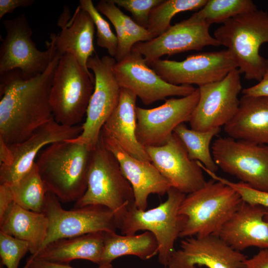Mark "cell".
<instances>
[{"label":"cell","instance_id":"40","mask_svg":"<svg viewBox=\"0 0 268 268\" xmlns=\"http://www.w3.org/2000/svg\"><path fill=\"white\" fill-rule=\"evenodd\" d=\"M34 2V0H0V19L16 8L29 6Z\"/></svg>","mask_w":268,"mask_h":268},{"label":"cell","instance_id":"8","mask_svg":"<svg viewBox=\"0 0 268 268\" xmlns=\"http://www.w3.org/2000/svg\"><path fill=\"white\" fill-rule=\"evenodd\" d=\"M6 35L0 47V74L19 69L25 79L43 73L56 54L53 42L41 51L32 40V31L24 14L3 21Z\"/></svg>","mask_w":268,"mask_h":268},{"label":"cell","instance_id":"27","mask_svg":"<svg viewBox=\"0 0 268 268\" xmlns=\"http://www.w3.org/2000/svg\"><path fill=\"white\" fill-rule=\"evenodd\" d=\"M158 253V245L154 235L145 231L140 234L119 235L104 232V242L99 265L111 264L124 256L133 255L147 260Z\"/></svg>","mask_w":268,"mask_h":268},{"label":"cell","instance_id":"9","mask_svg":"<svg viewBox=\"0 0 268 268\" xmlns=\"http://www.w3.org/2000/svg\"><path fill=\"white\" fill-rule=\"evenodd\" d=\"M116 63L110 56L90 57L87 67L93 72L94 88L87 109L86 118L80 134L73 140L83 143L92 150L97 145L101 130L117 106L121 88L113 72Z\"/></svg>","mask_w":268,"mask_h":268},{"label":"cell","instance_id":"21","mask_svg":"<svg viewBox=\"0 0 268 268\" xmlns=\"http://www.w3.org/2000/svg\"><path fill=\"white\" fill-rule=\"evenodd\" d=\"M268 213V208L243 201L218 236L239 252L251 247L268 249V222L264 219Z\"/></svg>","mask_w":268,"mask_h":268},{"label":"cell","instance_id":"3","mask_svg":"<svg viewBox=\"0 0 268 268\" xmlns=\"http://www.w3.org/2000/svg\"><path fill=\"white\" fill-rule=\"evenodd\" d=\"M243 200L231 187L213 179L187 194L179 209L185 218L179 237L218 235Z\"/></svg>","mask_w":268,"mask_h":268},{"label":"cell","instance_id":"32","mask_svg":"<svg viewBox=\"0 0 268 268\" xmlns=\"http://www.w3.org/2000/svg\"><path fill=\"white\" fill-rule=\"evenodd\" d=\"M257 9V5L251 0H207L192 16L210 25L223 24L237 15Z\"/></svg>","mask_w":268,"mask_h":268},{"label":"cell","instance_id":"12","mask_svg":"<svg viewBox=\"0 0 268 268\" xmlns=\"http://www.w3.org/2000/svg\"><path fill=\"white\" fill-rule=\"evenodd\" d=\"M146 63L168 83L196 84L199 87L220 81L238 68L235 59L227 49L197 53L181 61L159 59Z\"/></svg>","mask_w":268,"mask_h":268},{"label":"cell","instance_id":"39","mask_svg":"<svg viewBox=\"0 0 268 268\" xmlns=\"http://www.w3.org/2000/svg\"><path fill=\"white\" fill-rule=\"evenodd\" d=\"M14 202L12 191L9 186L0 184V223Z\"/></svg>","mask_w":268,"mask_h":268},{"label":"cell","instance_id":"36","mask_svg":"<svg viewBox=\"0 0 268 268\" xmlns=\"http://www.w3.org/2000/svg\"><path fill=\"white\" fill-rule=\"evenodd\" d=\"M162 0H112L119 7L130 12L134 21L146 29L152 9Z\"/></svg>","mask_w":268,"mask_h":268},{"label":"cell","instance_id":"16","mask_svg":"<svg viewBox=\"0 0 268 268\" xmlns=\"http://www.w3.org/2000/svg\"><path fill=\"white\" fill-rule=\"evenodd\" d=\"M81 126L68 127L60 124L53 118L37 129L22 142L8 145L11 159L0 166V184L11 185L32 167L40 152L48 145L77 137Z\"/></svg>","mask_w":268,"mask_h":268},{"label":"cell","instance_id":"22","mask_svg":"<svg viewBox=\"0 0 268 268\" xmlns=\"http://www.w3.org/2000/svg\"><path fill=\"white\" fill-rule=\"evenodd\" d=\"M65 7L58 22L62 30L58 34H51L50 39L60 56L66 53L72 55L84 70L94 78L87 67L88 60L95 51L94 23L89 13L79 5L68 21L69 10Z\"/></svg>","mask_w":268,"mask_h":268},{"label":"cell","instance_id":"23","mask_svg":"<svg viewBox=\"0 0 268 268\" xmlns=\"http://www.w3.org/2000/svg\"><path fill=\"white\" fill-rule=\"evenodd\" d=\"M136 98L132 91L121 88L118 104L104 125L101 134L114 139L133 157L151 162L145 147L136 136Z\"/></svg>","mask_w":268,"mask_h":268},{"label":"cell","instance_id":"19","mask_svg":"<svg viewBox=\"0 0 268 268\" xmlns=\"http://www.w3.org/2000/svg\"><path fill=\"white\" fill-rule=\"evenodd\" d=\"M246 256L233 249L219 236L186 238L172 254L168 268H245Z\"/></svg>","mask_w":268,"mask_h":268},{"label":"cell","instance_id":"35","mask_svg":"<svg viewBox=\"0 0 268 268\" xmlns=\"http://www.w3.org/2000/svg\"><path fill=\"white\" fill-rule=\"evenodd\" d=\"M212 179L220 181L231 187L240 196L243 201L254 205H260L268 208V192L259 191L241 182H234L220 177L205 167H202ZM265 220L268 222V213L265 216Z\"/></svg>","mask_w":268,"mask_h":268},{"label":"cell","instance_id":"28","mask_svg":"<svg viewBox=\"0 0 268 268\" xmlns=\"http://www.w3.org/2000/svg\"><path fill=\"white\" fill-rule=\"evenodd\" d=\"M95 7L109 19L115 29L118 39L117 51L114 57L116 62L128 55L136 43L154 38L146 28L125 14L112 0H100Z\"/></svg>","mask_w":268,"mask_h":268},{"label":"cell","instance_id":"1","mask_svg":"<svg viewBox=\"0 0 268 268\" xmlns=\"http://www.w3.org/2000/svg\"><path fill=\"white\" fill-rule=\"evenodd\" d=\"M61 57L56 54L42 73L25 79L19 69L0 74V139L23 141L53 118L50 93Z\"/></svg>","mask_w":268,"mask_h":268},{"label":"cell","instance_id":"38","mask_svg":"<svg viewBox=\"0 0 268 268\" xmlns=\"http://www.w3.org/2000/svg\"><path fill=\"white\" fill-rule=\"evenodd\" d=\"M23 268H74L69 264L52 263L42 261L29 256ZM97 268H113L112 264L99 265Z\"/></svg>","mask_w":268,"mask_h":268},{"label":"cell","instance_id":"26","mask_svg":"<svg viewBox=\"0 0 268 268\" xmlns=\"http://www.w3.org/2000/svg\"><path fill=\"white\" fill-rule=\"evenodd\" d=\"M49 220L44 212L24 209L14 202L0 223V231L27 242L31 255L41 248L47 237Z\"/></svg>","mask_w":268,"mask_h":268},{"label":"cell","instance_id":"37","mask_svg":"<svg viewBox=\"0 0 268 268\" xmlns=\"http://www.w3.org/2000/svg\"><path fill=\"white\" fill-rule=\"evenodd\" d=\"M242 93L248 96L268 97V58L267 59L265 71L262 79L257 84L242 89Z\"/></svg>","mask_w":268,"mask_h":268},{"label":"cell","instance_id":"31","mask_svg":"<svg viewBox=\"0 0 268 268\" xmlns=\"http://www.w3.org/2000/svg\"><path fill=\"white\" fill-rule=\"evenodd\" d=\"M207 0H162L150 11L146 29L156 38L166 32L177 14L184 11L199 10Z\"/></svg>","mask_w":268,"mask_h":268},{"label":"cell","instance_id":"20","mask_svg":"<svg viewBox=\"0 0 268 268\" xmlns=\"http://www.w3.org/2000/svg\"><path fill=\"white\" fill-rule=\"evenodd\" d=\"M103 143L117 159L121 171L131 184L134 197V204L140 210H146L151 194L163 196L171 188L166 179L151 162L138 160L125 151L114 139L103 136Z\"/></svg>","mask_w":268,"mask_h":268},{"label":"cell","instance_id":"30","mask_svg":"<svg viewBox=\"0 0 268 268\" xmlns=\"http://www.w3.org/2000/svg\"><path fill=\"white\" fill-rule=\"evenodd\" d=\"M9 186L16 204L31 211L44 212L48 191L36 163L21 178Z\"/></svg>","mask_w":268,"mask_h":268},{"label":"cell","instance_id":"6","mask_svg":"<svg viewBox=\"0 0 268 268\" xmlns=\"http://www.w3.org/2000/svg\"><path fill=\"white\" fill-rule=\"evenodd\" d=\"M167 195L165 201L148 210L139 209L134 204L117 221L123 235L135 234L140 230L152 233L158 245V261L165 268L185 225V218L179 214V209L186 195L171 187Z\"/></svg>","mask_w":268,"mask_h":268},{"label":"cell","instance_id":"34","mask_svg":"<svg viewBox=\"0 0 268 268\" xmlns=\"http://www.w3.org/2000/svg\"><path fill=\"white\" fill-rule=\"evenodd\" d=\"M28 251L27 242L0 231V263L6 268H18L21 260Z\"/></svg>","mask_w":268,"mask_h":268},{"label":"cell","instance_id":"11","mask_svg":"<svg viewBox=\"0 0 268 268\" xmlns=\"http://www.w3.org/2000/svg\"><path fill=\"white\" fill-rule=\"evenodd\" d=\"M43 212L49 225L46 239L38 252L60 239L96 232H116L118 229L115 213L108 207L87 205L66 210L62 207L59 199L49 192Z\"/></svg>","mask_w":268,"mask_h":268},{"label":"cell","instance_id":"15","mask_svg":"<svg viewBox=\"0 0 268 268\" xmlns=\"http://www.w3.org/2000/svg\"><path fill=\"white\" fill-rule=\"evenodd\" d=\"M113 72L121 88L132 91L146 105L167 97L186 96L196 89L193 85L166 82L149 67L141 54L133 50L115 63Z\"/></svg>","mask_w":268,"mask_h":268},{"label":"cell","instance_id":"24","mask_svg":"<svg viewBox=\"0 0 268 268\" xmlns=\"http://www.w3.org/2000/svg\"><path fill=\"white\" fill-rule=\"evenodd\" d=\"M224 130L234 139L268 145V97L243 95Z\"/></svg>","mask_w":268,"mask_h":268},{"label":"cell","instance_id":"4","mask_svg":"<svg viewBox=\"0 0 268 268\" xmlns=\"http://www.w3.org/2000/svg\"><path fill=\"white\" fill-rule=\"evenodd\" d=\"M214 37L231 53L245 79H262L267 59L259 50L268 43L267 11L257 9L233 17L215 30Z\"/></svg>","mask_w":268,"mask_h":268},{"label":"cell","instance_id":"2","mask_svg":"<svg viewBox=\"0 0 268 268\" xmlns=\"http://www.w3.org/2000/svg\"><path fill=\"white\" fill-rule=\"evenodd\" d=\"M91 151L85 144L72 139L44 147L35 163L48 192L64 202L78 200L86 190Z\"/></svg>","mask_w":268,"mask_h":268},{"label":"cell","instance_id":"42","mask_svg":"<svg viewBox=\"0 0 268 268\" xmlns=\"http://www.w3.org/2000/svg\"><path fill=\"white\" fill-rule=\"evenodd\" d=\"M11 159V152L8 145L0 139V165L8 164Z\"/></svg>","mask_w":268,"mask_h":268},{"label":"cell","instance_id":"10","mask_svg":"<svg viewBox=\"0 0 268 268\" xmlns=\"http://www.w3.org/2000/svg\"><path fill=\"white\" fill-rule=\"evenodd\" d=\"M213 159L223 171L255 189L268 192V145L220 137L211 146Z\"/></svg>","mask_w":268,"mask_h":268},{"label":"cell","instance_id":"29","mask_svg":"<svg viewBox=\"0 0 268 268\" xmlns=\"http://www.w3.org/2000/svg\"><path fill=\"white\" fill-rule=\"evenodd\" d=\"M220 131L221 128L198 131L188 128L183 123L175 128L174 133L183 143L191 159L199 161L205 168L215 173L218 167L211 153L210 143Z\"/></svg>","mask_w":268,"mask_h":268},{"label":"cell","instance_id":"18","mask_svg":"<svg viewBox=\"0 0 268 268\" xmlns=\"http://www.w3.org/2000/svg\"><path fill=\"white\" fill-rule=\"evenodd\" d=\"M145 148L152 163L171 187L187 195L206 183L198 161L190 158L183 143L174 133L164 144Z\"/></svg>","mask_w":268,"mask_h":268},{"label":"cell","instance_id":"7","mask_svg":"<svg viewBox=\"0 0 268 268\" xmlns=\"http://www.w3.org/2000/svg\"><path fill=\"white\" fill-rule=\"evenodd\" d=\"M94 80L72 55L66 53L61 57L50 98L53 117L57 122L72 127L82 120L94 90Z\"/></svg>","mask_w":268,"mask_h":268},{"label":"cell","instance_id":"33","mask_svg":"<svg viewBox=\"0 0 268 268\" xmlns=\"http://www.w3.org/2000/svg\"><path fill=\"white\" fill-rule=\"evenodd\" d=\"M79 6L87 12L93 19L97 29V46L106 49L109 56L114 58L117 51L118 39L111 30L109 23L101 16L91 0H80Z\"/></svg>","mask_w":268,"mask_h":268},{"label":"cell","instance_id":"43","mask_svg":"<svg viewBox=\"0 0 268 268\" xmlns=\"http://www.w3.org/2000/svg\"><path fill=\"white\" fill-rule=\"evenodd\" d=\"M4 266L0 263V268H3Z\"/></svg>","mask_w":268,"mask_h":268},{"label":"cell","instance_id":"41","mask_svg":"<svg viewBox=\"0 0 268 268\" xmlns=\"http://www.w3.org/2000/svg\"><path fill=\"white\" fill-rule=\"evenodd\" d=\"M245 268H268V249H260L245 262Z\"/></svg>","mask_w":268,"mask_h":268},{"label":"cell","instance_id":"17","mask_svg":"<svg viewBox=\"0 0 268 268\" xmlns=\"http://www.w3.org/2000/svg\"><path fill=\"white\" fill-rule=\"evenodd\" d=\"M210 25L192 16L170 27L161 35L136 43L133 51L137 52L146 63L189 51H200L205 46H220V43L209 32Z\"/></svg>","mask_w":268,"mask_h":268},{"label":"cell","instance_id":"14","mask_svg":"<svg viewBox=\"0 0 268 268\" xmlns=\"http://www.w3.org/2000/svg\"><path fill=\"white\" fill-rule=\"evenodd\" d=\"M199 97L198 87L189 95L171 98L154 108L136 107V136L138 142L144 147L164 144L177 126L189 121Z\"/></svg>","mask_w":268,"mask_h":268},{"label":"cell","instance_id":"5","mask_svg":"<svg viewBox=\"0 0 268 268\" xmlns=\"http://www.w3.org/2000/svg\"><path fill=\"white\" fill-rule=\"evenodd\" d=\"M134 204L132 186L123 174L117 159L105 147L100 135L97 145L91 151L86 190L75 201L74 207L103 205L113 211L117 221Z\"/></svg>","mask_w":268,"mask_h":268},{"label":"cell","instance_id":"25","mask_svg":"<svg viewBox=\"0 0 268 268\" xmlns=\"http://www.w3.org/2000/svg\"><path fill=\"white\" fill-rule=\"evenodd\" d=\"M104 242V232H93L55 241L30 256L42 261L66 264L74 260H86L99 265Z\"/></svg>","mask_w":268,"mask_h":268},{"label":"cell","instance_id":"13","mask_svg":"<svg viewBox=\"0 0 268 268\" xmlns=\"http://www.w3.org/2000/svg\"><path fill=\"white\" fill-rule=\"evenodd\" d=\"M240 74L236 68L220 81L199 87V101L189 121L191 129L206 131L224 126L232 119L240 104Z\"/></svg>","mask_w":268,"mask_h":268}]
</instances>
